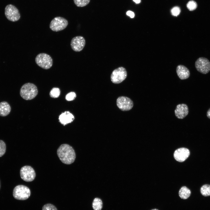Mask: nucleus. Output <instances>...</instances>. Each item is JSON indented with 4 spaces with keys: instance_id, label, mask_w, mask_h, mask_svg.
Instances as JSON below:
<instances>
[{
    "instance_id": "obj_8",
    "label": "nucleus",
    "mask_w": 210,
    "mask_h": 210,
    "mask_svg": "<svg viewBox=\"0 0 210 210\" xmlns=\"http://www.w3.org/2000/svg\"><path fill=\"white\" fill-rule=\"evenodd\" d=\"M5 14L7 19L12 22L17 21L20 17L18 9L12 4H8L6 6L5 9Z\"/></svg>"
},
{
    "instance_id": "obj_5",
    "label": "nucleus",
    "mask_w": 210,
    "mask_h": 210,
    "mask_svg": "<svg viewBox=\"0 0 210 210\" xmlns=\"http://www.w3.org/2000/svg\"><path fill=\"white\" fill-rule=\"evenodd\" d=\"M127 75V71L125 68L120 67L114 69L111 76V82L115 84H119L124 80Z\"/></svg>"
},
{
    "instance_id": "obj_28",
    "label": "nucleus",
    "mask_w": 210,
    "mask_h": 210,
    "mask_svg": "<svg viewBox=\"0 0 210 210\" xmlns=\"http://www.w3.org/2000/svg\"><path fill=\"white\" fill-rule=\"evenodd\" d=\"M206 115L207 117L210 119V108L207 111Z\"/></svg>"
},
{
    "instance_id": "obj_25",
    "label": "nucleus",
    "mask_w": 210,
    "mask_h": 210,
    "mask_svg": "<svg viewBox=\"0 0 210 210\" xmlns=\"http://www.w3.org/2000/svg\"><path fill=\"white\" fill-rule=\"evenodd\" d=\"M171 12L172 15L177 16L180 14L181 12V9L179 7L175 6L171 9Z\"/></svg>"
},
{
    "instance_id": "obj_19",
    "label": "nucleus",
    "mask_w": 210,
    "mask_h": 210,
    "mask_svg": "<svg viewBox=\"0 0 210 210\" xmlns=\"http://www.w3.org/2000/svg\"><path fill=\"white\" fill-rule=\"evenodd\" d=\"M200 192L202 195L205 197L210 196V185L205 184L200 188Z\"/></svg>"
},
{
    "instance_id": "obj_9",
    "label": "nucleus",
    "mask_w": 210,
    "mask_h": 210,
    "mask_svg": "<svg viewBox=\"0 0 210 210\" xmlns=\"http://www.w3.org/2000/svg\"><path fill=\"white\" fill-rule=\"evenodd\" d=\"M195 65L197 71L202 74H206L210 71V62L206 58H198L196 61Z\"/></svg>"
},
{
    "instance_id": "obj_20",
    "label": "nucleus",
    "mask_w": 210,
    "mask_h": 210,
    "mask_svg": "<svg viewBox=\"0 0 210 210\" xmlns=\"http://www.w3.org/2000/svg\"><path fill=\"white\" fill-rule=\"evenodd\" d=\"M60 94V89L57 88H54L51 90L50 93V95L53 98L58 97Z\"/></svg>"
},
{
    "instance_id": "obj_24",
    "label": "nucleus",
    "mask_w": 210,
    "mask_h": 210,
    "mask_svg": "<svg viewBox=\"0 0 210 210\" xmlns=\"http://www.w3.org/2000/svg\"><path fill=\"white\" fill-rule=\"evenodd\" d=\"M42 210H57V208L53 204L48 203L44 205Z\"/></svg>"
},
{
    "instance_id": "obj_2",
    "label": "nucleus",
    "mask_w": 210,
    "mask_h": 210,
    "mask_svg": "<svg viewBox=\"0 0 210 210\" xmlns=\"http://www.w3.org/2000/svg\"><path fill=\"white\" fill-rule=\"evenodd\" d=\"M38 93L37 87L34 84L30 83L23 85L20 90V96L26 100H30L34 99Z\"/></svg>"
},
{
    "instance_id": "obj_16",
    "label": "nucleus",
    "mask_w": 210,
    "mask_h": 210,
    "mask_svg": "<svg viewBox=\"0 0 210 210\" xmlns=\"http://www.w3.org/2000/svg\"><path fill=\"white\" fill-rule=\"evenodd\" d=\"M11 110V107L7 102L4 101L0 103V116L4 117L8 115Z\"/></svg>"
},
{
    "instance_id": "obj_29",
    "label": "nucleus",
    "mask_w": 210,
    "mask_h": 210,
    "mask_svg": "<svg viewBox=\"0 0 210 210\" xmlns=\"http://www.w3.org/2000/svg\"><path fill=\"white\" fill-rule=\"evenodd\" d=\"M136 4H139L141 2V0H133Z\"/></svg>"
},
{
    "instance_id": "obj_17",
    "label": "nucleus",
    "mask_w": 210,
    "mask_h": 210,
    "mask_svg": "<svg viewBox=\"0 0 210 210\" xmlns=\"http://www.w3.org/2000/svg\"><path fill=\"white\" fill-rule=\"evenodd\" d=\"M191 194L190 190L186 186H183L180 189L178 194L180 197L183 199H186L190 196Z\"/></svg>"
},
{
    "instance_id": "obj_22",
    "label": "nucleus",
    "mask_w": 210,
    "mask_h": 210,
    "mask_svg": "<svg viewBox=\"0 0 210 210\" xmlns=\"http://www.w3.org/2000/svg\"><path fill=\"white\" fill-rule=\"evenodd\" d=\"M187 7L190 11H193L195 10L197 7V4L196 2L193 0L189 1L187 4Z\"/></svg>"
},
{
    "instance_id": "obj_14",
    "label": "nucleus",
    "mask_w": 210,
    "mask_h": 210,
    "mask_svg": "<svg viewBox=\"0 0 210 210\" xmlns=\"http://www.w3.org/2000/svg\"><path fill=\"white\" fill-rule=\"evenodd\" d=\"M74 119V116L68 111H66L62 113L59 118V122L64 125L71 123Z\"/></svg>"
},
{
    "instance_id": "obj_1",
    "label": "nucleus",
    "mask_w": 210,
    "mask_h": 210,
    "mask_svg": "<svg viewBox=\"0 0 210 210\" xmlns=\"http://www.w3.org/2000/svg\"><path fill=\"white\" fill-rule=\"evenodd\" d=\"M57 154L61 161L66 164L73 163L76 157L73 148L67 144H62L59 146L57 150Z\"/></svg>"
},
{
    "instance_id": "obj_4",
    "label": "nucleus",
    "mask_w": 210,
    "mask_h": 210,
    "mask_svg": "<svg viewBox=\"0 0 210 210\" xmlns=\"http://www.w3.org/2000/svg\"><path fill=\"white\" fill-rule=\"evenodd\" d=\"M35 61L38 66L45 69H50L53 64L52 57L45 53H40L38 54L35 58Z\"/></svg>"
},
{
    "instance_id": "obj_31",
    "label": "nucleus",
    "mask_w": 210,
    "mask_h": 210,
    "mask_svg": "<svg viewBox=\"0 0 210 210\" xmlns=\"http://www.w3.org/2000/svg\"></svg>"
},
{
    "instance_id": "obj_7",
    "label": "nucleus",
    "mask_w": 210,
    "mask_h": 210,
    "mask_svg": "<svg viewBox=\"0 0 210 210\" xmlns=\"http://www.w3.org/2000/svg\"><path fill=\"white\" fill-rule=\"evenodd\" d=\"M20 176L24 181L29 182L33 181L36 177L35 172L34 169L29 166H25L20 170Z\"/></svg>"
},
{
    "instance_id": "obj_15",
    "label": "nucleus",
    "mask_w": 210,
    "mask_h": 210,
    "mask_svg": "<svg viewBox=\"0 0 210 210\" xmlns=\"http://www.w3.org/2000/svg\"><path fill=\"white\" fill-rule=\"evenodd\" d=\"M176 71L179 78L182 80L188 78L190 75L189 69L183 65H180L178 66L176 68Z\"/></svg>"
},
{
    "instance_id": "obj_12",
    "label": "nucleus",
    "mask_w": 210,
    "mask_h": 210,
    "mask_svg": "<svg viewBox=\"0 0 210 210\" xmlns=\"http://www.w3.org/2000/svg\"><path fill=\"white\" fill-rule=\"evenodd\" d=\"M190 154L189 150L184 148H180L174 152V156L177 161L182 162L185 161L189 157Z\"/></svg>"
},
{
    "instance_id": "obj_21",
    "label": "nucleus",
    "mask_w": 210,
    "mask_h": 210,
    "mask_svg": "<svg viewBox=\"0 0 210 210\" xmlns=\"http://www.w3.org/2000/svg\"><path fill=\"white\" fill-rule=\"evenodd\" d=\"M74 3L78 7H83L87 5L90 0H74Z\"/></svg>"
},
{
    "instance_id": "obj_11",
    "label": "nucleus",
    "mask_w": 210,
    "mask_h": 210,
    "mask_svg": "<svg viewBox=\"0 0 210 210\" xmlns=\"http://www.w3.org/2000/svg\"><path fill=\"white\" fill-rule=\"evenodd\" d=\"M85 41L83 36H77L74 37L71 42V46L72 50L76 52H80L84 48Z\"/></svg>"
},
{
    "instance_id": "obj_10",
    "label": "nucleus",
    "mask_w": 210,
    "mask_h": 210,
    "mask_svg": "<svg viewBox=\"0 0 210 210\" xmlns=\"http://www.w3.org/2000/svg\"><path fill=\"white\" fill-rule=\"evenodd\" d=\"M116 104L119 109L123 111H128L133 106V103L130 98L125 96L119 97L116 100Z\"/></svg>"
},
{
    "instance_id": "obj_3",
    "label": "nucleus",
    "mask_w": 210,
    "mask_h": 210,
    "mask_svg": "<svg viewBox=\"0 0 210 210\" xmlns=\"http://www.w3.org/2000/svg\"><path fill=\"white\" fill-rule=\"evenodd\" d=\"M31 195V191L29 188L23 185H18L13 189V196L16 199L25 200L28 199Z\"/></svg>"
},
{
    "instance_id": "obj_30",
    "label": "nucleus",
    "mask_w": 210,
    "mask_h": 210,
    "mask_svg": "<svg viewBox=\"0 0 210 210\" xmlns=\"http://www.w3.org/2000/svg\"><path fill=\"white\" fill-rule=\"evenodd\" d=\"M159 210L158 209H152V210Z\"/></svg>"
},
{
    "instance_id": "obj_23",
    "label": "nucleus",
    "mask_w": 210,
    "mask_h": 210,
    "mask_svg": "<svg viewBox=\"0 0 210 210\" xmlns=\"http://www.w3.org/2000/svg\"><path fill=\"white\" fill-rule=\"evenodd\" d=\"M6 149L5 143L3 141L0 140V157H1L4 154Z\"/></svg>"
},
{
    "instance_id": "obj_27",
    "label": "nucleus",
    "mask_w": 210,
    "mask_h": 210,
    "mask_svg": "<svg viewBox=\"0 0 210 210\" xmlns=\"http://www.w3.org/2000/svg\"><path fill=\"white\" fill-rule=\"evenodd\" d=\"M126 15L130 16L131 18H133L134 17V13L131 11H128L126 13Z\"/></svg>"
},
{
    "instance_id": "obj_26",
    "label": "nucleus",
    "mask_w": 210,
    "mask_h": 210,
    "mask_svg": "<svg viewBox=\"0 0 210 210\" xmlns=\"http://www.w3.org/2000/svg\"><path fill=\"white\" fill-rule=\"evenodd\" d=\"M76 97V94L74 92H71L68 93L66 96L65 99L68 101L74 100Z\"/></svg>"
},
{
    "instance_id": "obj_6",
    "label": "nucleus",
    "mask_w": 210,
    "mask_h": 210,
    "mask_svg": "<svg viewBox=\"0 0 210 210\" xmlns=\"http://www.w3.org/2000/svg\"><path fill=\"white\" fill-rule=\"evenodd\" d=\"M68 25V22L66 19L61 17H57L51 21L50 28L52 31L57 32L64 29Z\"/></svg>"
},
{
    "instance_id": "obj_18",
    "label": "nucleus",
    "mask_w": 210,
    "mask_h": 210,
    "mask_svg": "<svg viewBox=\"0 0 210 210\" xmlns=\"http://www.w3.org/2000/svg\"><path fill=\"white\" fill-rule=\"evenodd\" d=\"M102 205V202L101 199L98 198L94 199L92 203V208L94 210H101Z\"/></svg>"
},
{
    "instance_id": "obj_13",
    "label": "nucleus",
    "mask_w": 210,
    "mask_h": 210,
    "mask_svg": "<svg viewBox=\"0 0 210 210\" xmlns=\"http://www.w3.org/2000/svg\"><path fill=\"white\" fill-rule=\"evenodd\" d=\"M174 113L177 118L180 119H183L188 113V106L184 104H178L176 107Z\"/></svg>"
}]
</instances>
